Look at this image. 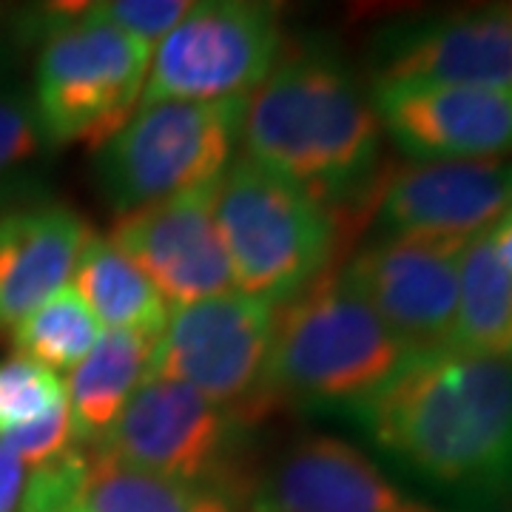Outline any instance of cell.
Masks as SVG:
<instances>
[{
  "label": "cell",
  "instance_id": "6",
  "mask_svg": "<svg viewBox=\"0 0 512 512\" xmlns=\"http://www.w3.org/2000/svg\"><path fill=\"white\" fill-rule=\"evenodd\" d=\"M248 97L137 106L97 146L94 180L117 217L217 183L234 163Z\"/></svg>",
  "mask_w": 512,
  "mask_h": 512
},
{
  "label": "cell",
  "instance_id": "13",
  "mask_svg": "<svg viewBox=\"0 0 512 512\" xmlns=\"http://www.w3.org/2000/svg\"><path fill=\"white\" fill-rule=\"evenodd\" d=\"M370 100L413 163L512 157V86L376 83Z\"/></svg>",
  "mask_w": 512,
  "mask_h": 512
},
{
  "label": "cell",
  "instance_id": "15",
  "mask_svg": "<svg viewBox=\"0 0 512 512\" xmlns=\"http://www.w3.org/2000/svg\"><path fill=\"white\" fill-rule=\"evenodd\" d=\"M245 512H447L384 473L348 441H296L242 495Z\"/></svg>",
  "mask_w": 512,
  "mask_h": 512
},
{
  "label": "cell",
  "instance_id": "22",
  "mask_svg": "<svg viewBox=\"0 0 512 512\" xmlns=\"http://www.w3.org/2000/svg\"><path fill=\"white\" fill-rule=\"evenodd\" d=\"M66 402L63 379L23 356L0 362V436L32 424Z\"/></svg>",
  "mask_w": 512,
  "mask_h": 512
},
{
  "label": "cell",
  "instance_id": "9",
  "mask_svg": "<svg viewBox=\"0 0 512 512\" xmlns=\"http://www.w3.org/2000/svg\"><path fill=\"white\" fill-rule=\"evenodd\" d=\"M279 308L231 291L174 308L157 336L148 376L188 384L248 424L262 410V376Z\"/></svg>",
  "mask_w": 512,
  "mask_h": 512
},
{
  "label": "cell",
  "instance_id": "14",
  "mask_svg": "<svg viewBox=\"0 0 512 512\" xmlns=\"http://www.w3.org/2000/svg\"><path fill=\"white\" fill-rule=\"evenodd\" d=\"M214 188L217 183L131 211L111 228V242L174 308L237 291L214 220Z\"/></svg>",
  "mask_w": 512,
  "mask_h": 512
},
{
  "label": "cell",
  "instance_id": "2",
  "mask_svg": "<svg viewBox=\"0 0 512 512\" xmlns=\"http://www.w3.org/2000/svg\"><path fill=\"white\" fill-rule=\"evenodd\" d=\"M382 123L345 60L296 49L245 103L242 157L333 211L367 208L382 180Z\"/></svg>",
  "mask_w": 512,
  "mask_h": 512
},
{
  "label": "cell",
  "instance_id": "11",
  "mask_svg": "<svg viewBox=\"0 0 512 512\" xmlns=\"http://www.w3.org/2000/svg\"><path fill=\"white\" fill-rule=\"evenodd\" d=\"M370 86H512V0L399 20L373 35Z\"/></svg>",
  "mask_w": 512,
  "mask_h": 512
},
{
  "label": "cell",
  "instance_id": "27",
  "mask_svg": "<svg viewBox=\"0 0 512 512\" xmlns=\"http://www.w3.org/2000/svg\"><path fill=\"white\" fill-rule=\"evenodd\" d=\"M490 237H493V248L498 259L504 262V268L512 274V202L507 205V211L498 217L493 228H490Z\"/></svg>",
  "mask_w": 512,
  "mask_h": 512
},
{
  "label": "cell",
  "instance_id": "10",
  "mask_svg": "<svg viewBox=\"0 0 512 512\" xmlns=\"http://www.w3.org/2000/svg\"><path fill=\"white\" fill-rule=\"evenodd\" d=\"M467 242L373 237L350 256L339 279L413 353L450 348Z\"/></svg>",
  "mask_w": 512,
  "mask_h": 512
},
{
  "label": "cell",
  "instance_id": "5",
  "mask_svg": "<svg viewBox=\"0 0 512 512\" xmlns=\"http://www.w3.org/2000/svg\"><path fill=\"white\" fill-rule=\"evenodd\" d=\"M35 114L46 143H103L140 106L151 49L94 18L89 3L43 15Z\"/></svg>",
  "mask_w": 512,
  "mask_h": 512
},
{
  "label": "cell",
  "instance_id": "7",
  "mask_svg": "<svg viewBox=\"0 0 512 512\" xmlns=\"http://www.w3.org/2000/svg\"><path fill=\"white\" fill-rule=\"evenodd\" d=\"M282 57L279 9L256 0H202L154 49L140 106L251 97Z\"/></svg>",
  "mask_w": 512,
  "mask_h": 512
},
{
  "label": "cell",
  "instance_id": "1",
  "mask_svg": "<svg viewBox=\"0 0 512 512\" xmlns=\"http://www.w3.org/2000/svg\"><path fill=\"white\" fill-rule=\"evenodd\" d=\"M350 419L404 476L464 507L512 501V365L453 348L413 353Z\"/></svg>",
  "mask_w": 512,
  "mask_h": 512
},
{
  "label": "cell",
  "instance_id": "17",
  "mask_svg": "<svg viewBox=\"0 0 512 512\" xmlns=\"http://www.w3.org/2000/svg\"><path fill=\"white\" fill-rule=\"evenodd\" d=\"M157 336L140 330H103L92 353L74 367L66 384V404L72 416L77 447H97L128 399L151 370Z\"/></svg>",
  "mask_w": 512,
  "mask_h": 512
},
{
  "label": "cell",
  "instance_id": "20",
  "mask_svg": "<svg viewBox=\"0 0 512 512\" xmlns=\"http://www.w3.org/2000/svg\"><path fill=\"white\" fill-rule=\"evenodd\" d=\"M77 512H245V507L228 490L143 473L94 450L80 484Z\"/></svg>",
  "mask_w": 512,
  "mask_h": 512
},
{
  "label": "cell",
  "instance_id": "16",
  "mask_svg": "<svg viewBox=\"0 0 512 512\" xmlns=\"http://www.w3.org/2000/svg\"><path fill=\"white\" fill-rule=\"evenodd\" d=\"M92 228L66 205H32L0 217V330H15L69 288Z\"/></svg>",
  "mask_w": 512,
  "mask_h": 512
},
{
  "label": "cell",
  "instance_id": "8",
  "mask_svg": "<svg viewBox=\"0 0 512 512\" xmlns=\"http://www.w3.org/2000/svg\"><path fill=\"white\" fill-rule=\"evenodd\" d=\"M245 427L248 421L188 384L146 376L94 450L143 473L239 495L234 487Z\"/></svg>",
  "mask_w": 512,
  "mask_h": 512
},
{
  "label": "cell",
  "instance_id": "18",
  "mask_svg": "<svg viewBox=\"0 0 512 512\" xmlns=\"http://www.w3.org/2000/svg\"><path fill=\"white\" fill-rule=\"evenodd\" d=\"M74 291L103 330H140L160 336L168 302L154 282L109 237L89 234L74 265Z\"/></svg>",
  "mask_w": 512,
  "mask_h": 512
},
{
  "label": "cell",
  "instance_id": "24",
  "mask_svg": "<svg viewBox=\"0 0 512 512\" xmlns=\"http://www.w3.org/2000/svg\"><path fill=\"white\" fill-rule=\"evenodd\" d=\"M0 439L6 441L15 453L20 456V461L29 467V470H37L49 461H55L63 453H69L74 447L72 436V416H69V404L63 402L60 407H55L52 413L40 416L32 424H23L18 430H9L3 433Z\"/></svg>",
  "mask_w": 512,
  "mask_h": 512
},
{
  "label": "cell",
  "instance_id": "25",
  "mask_svg": "<svg viewBox=\"0 0 512 512\" xmlns=\"http://www.w3.org/2000/svg\"><path fill=\"white\" fill-rule=\"evenodd\" d=\"M46 137L37 123L35 106L23 97H0V174L29 163Z\"/></svg>",
  "mask_w": 512,
  "mask_h": 512
},
{
  "label": "cell",
  "instance_id": "3",
  "mask_svg": "<svg viewBox=\"0 0 512 512\" xmlns=\"http://www.w3.org/2000/svg\"><path fill=\"white\" fill-rule=\"evenodd\" d=\"M413 350L328 271L276 316L262 404L353 416L399 376Z\"/></svg>",
  "mask_w": 512,
  "mask_h": 512
},
{
  "label": "cell",
  "instance_id": "4",
  "mask_svg": "<svg viewBox=\"0 0 512 512\" xmlns=\"http://www.w3.org/2000/svg\"><path fill=\"white\" fill-rule=\"evenodd\" d=\"M214 220L239 293L285 308L328 274L336 217L239 154L214 188Z\"/></svg>",
  "mask_w": 512,
  "mask_h": 512
},
{
  "label": "cell",
  "instance_id": "23",
  "mask_svg": "<svg viewBox=\"0 0 512 512\" xmlns=\"http://www.w3.org/2000/svg\"><path fill=\"white\" fill-rule=\"evenodd\" d=\"M191 6V0H106L89 3V12L154 52L183 23Z\"/></svg>",
  "mask_w": 512,
  "mask_h": 512
},
{
  "label": "cell",
  "instance_id": "12",
  "mask_svg": "<svg viewBox=\"0 0 512 512\" xmlns=\"http://www.w3.org/2000/svg\"><path fill=\"white\" fill-rule=\"evenodd\" d=\"M512 202V157L430 160L384 174L367 202L373 237L473 239Z\"/></svg>",
  "mask_w": 512,
  "mask_h": 512
},
{
  "label": "cell",
  "instance_id": "19",
  "mask_svg": "<svg viewBox=\"0 0 512 512\" xmlns=\"http://www.w3.org/2000/svg\"><path fill=\"white\" fill-rule=\"evenodd\" d=\"M450 348L512 365V274L495 254L490 228L464 248Z\"/></svg>",
  "mask_w": 512,
  "mask_h": 512
},
{
  "label": "cell",
  "instance_id": "26",
  "mask_svg": "<svg viewBox=\"0 0 512 512\" xmlns=\"http://www.w3.org/2000/svg\"><path fill=\"white\" fill-rule=\"evenodd\" d=\"M26 478H29V467L0 439V512H20Z\"/></svg>",
  "mask_w": 512,
  "mask_h": 512
},
{
  "label": "cell",
  "instance_id": "21",
  "mask_svg": "<svg viewBox=\"0 0 512 512\" xmlns=\"http://www.w3.org/2000/svg\"><path fill=\"white\" fill-rule=\"evenodd\" d=\"M100 336L103 325L69 285L15 325L12 345L18 350L15 356H23L52 373H72L92 353Z\"/></svg>",
  "mask_w": 512,
  "mask_h": 512
}]
</instances>
